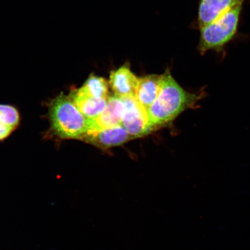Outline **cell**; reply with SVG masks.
Instances as JSON below:
<instances>
[{
	"label": "cell",
	"instance_id": "obj_11",
	"mask_svg": "<svg viewBox=\"0 0 250 250\" xmlns=\"http://www.w3.org/2000/svg\"><path fill=\"white\" fill-rule=\"evenodd\" d=\"M108 87L109 83L105 78L92 74L78 90L92 98L107 100L109 98Z\"/></svg>",
	"mask_w": 250,
	"mask_h": 250
},
{
	"label": "cell",
	"instance_id": "obj_9",
	"mask_svg": "<svg viewBox=\"0 0 250 250\" xmlns=\"http://www.w3.org/2000/svg\"><path fill=\"white\" fill-rule=\"evenodd\" d=\"M161 84L162 75H147L139 78L134 97L146 110L157 98Z\"/></svg>",
	"mask_w": 250,
	"mask_h": 250
},
{
	"label": "cell",
	"instance_id": "obj_4",
	"mask_svg": "<svg viewBox=\"0 0 250 250\" xmlns=\"http://www.w3.org/2000/svg\"><path fill=\"white\" fill-rule=\"evenodd\" d=\"M121 99L124 105L121 125L134 139L145 136L154 130L150 125L147 111L135 97Z\"/></svg>",
	"mask_w": 250,
	"mask_h": 250
},
{
	"label": "cell",
	"instance_id": "obj_8",
	"mask_svg": "<svg viewBox=\"0 0 250 250\" xmlns=\"http://www.w3.org/2000/svg\"><path fill=\"white\" fill-rule=\"evenodd\" d=\"M245 0H199L197 17L199 29L216 20Z\"/></svg>",
	"mask_w": 250,
	"mask_h": 250
},
{
	"label": "cell",
	"instance_id": "obj_10",
	"mask_svg": "<svg viewBox=\"0 0 250 250\" xmlns=\"http://www.w3.org/2000/svg\"><path fill=\"white\" fill-rule=\"evenodd\" d=\"M70 98L86 119L98 116L107 105V100L96 99L85 95L79 90L71 93Z\"/></svg>",
	"mask_w": 250,
	"mask_h": 250
},
{
	"label": "cell",
	"instance_id": "obj_7",
	"mask_svg": "<svg viewBox=\"0 0 250 250\" xmlns=\"http://www.w3.org/2000/svg\"><path fill=\"white\" fill-rule=\"evenodd\" d=\"M139 78L130 70V64L126 62L109 75V85L115 96L120 98L135 95Z\"/></svg>",
	"mask_w": 250,
	"mask_h": 250
},
{
	"label": "cell",
	"instance_id": "obj_6",
	"mask_svg": "<svg viewBox=\"0 0 250 250\" xmlns=\"http://www.w3.org/2000/svg\"><path fill=\"white\" fill-rule=\"evenodd\" d=\"M134 139L123 125H118L109 129L87 132L83 136V142L100 148H109L120 146Z\"/></svg>",
	"mask_w": 250,
	"mask_h": 250
},
{
	"label": "cell",
	"instance_id": "obj_12",
	"mask_svg": "<svg viewBox=\"0 0 250 250\" xmlns=\"http://www.w3.org/2000/svg\"><path fill=\"white\" fill-rule=\"evenodd\" d=\"M0 122L14 130L20 123L17 109L11 105L0 104Z\"/></svg>",
	"mask_w": 250,
	"mask_h": 250
},
{
	"label": "cell",
	"instance_id": "obj_3",
	"mask_svg": "<svg viewBox=\"0 0 250 250\" xmlns=\"http://www.w3.org/2000/svg\"><path fill=\"white\" fill-rule=\"evenodd\" d=\"M49 114L53 130L62 139L80 140L87 131V119L62 93L51 102Z\"/></svg>",
	"mask_w": 250,
	"mask_h": 250
},
{
	"label": "cell",
	"instance_id": "obj_2",
	"mask_svg": "<svg viewBox=\"0 0 250 250\" xmlns=\"http://www.w3.org/2000/svg\"><path fill=\"white\" fill-rule=\"evenodd\" d=\"M244 2L236 6L211 23L200 28L198 49L202 55L213 51L222 52L235 37Z\"/></svg>",
	"mask_w": 250,
	"mask_h": 250
},
{
	"label": "cell",
	"instance_id": "obj_13",
	"mask_svg": "<svg viewBox=\"0 0 250 250\" xmlns=\"http://www.w3.org/2000/svg\"><path fill=\"white\" fill-rule=\"evenodd\" d=\"M14 129L0 122V140L5 139Z\"/></svg>",
	"mask_w": 250,
	"mask_h": 250
},
{
	"label": "cell",
	"instance_id": "obj_1",
	"mask_svg": "<svg viewBox=\"0 0 250 250\" xmlns=\"http://www.w3.org/2000/svg\"><path fill=\"white\" fill-rule=\"evenodd\" d=\"M208 96L204 87L198 91H187L175 80L169 70L162 74V84L157 98L147 109L153 129L171 123L189 109L199 107L198 103Z\"/></svg>",
	"mask_w": 250,
	"mask_h": 250
},
{
	"label": "cell",
	"instance_id": "obj_5",
	"mask_svg": "<svg viewBox=\"0 0 250 250\" xmlns=\"http://www.w3.org/2000/svg\"><path fill=\"white\" fill-rule=\"evenodd\" d=\"M124 105L121 99L116 96L107 99V105L98 116L87 119V132L109 129L121 125Z\"/></svg>",
	"mask_w": 250,
	"mask_h": 250
}]
</instances>
